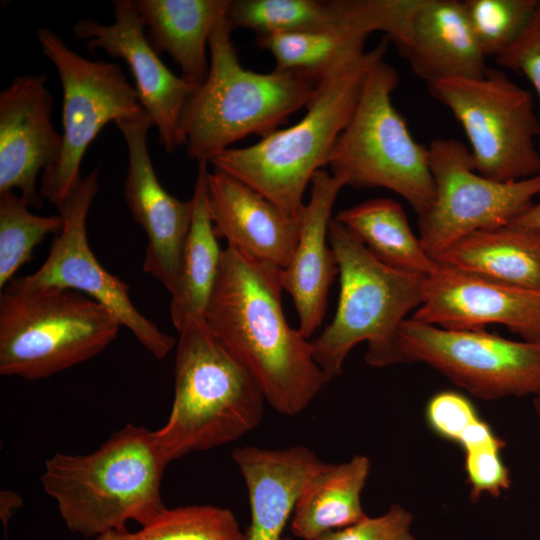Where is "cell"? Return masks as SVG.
Segmentation results:
<instances>
[{
    "label": "cell",
    "mask_w": 540,
    "mask_h": 540,
    "mask_svg": "<svg viewBox=\"0 0 540 540\" xmlns=\"http://www.w3.org/2000/svg\"><path fill=\"white\" fill-rule=\"evenodd\" d=\"M281 268L226 247L205 321L278 413L304 411L327 383L312 341L288 323Z\"/></svg>",
    "instance_id": "cell-1"
},
{
    "label": "cell",
    "mask_w": 540,
    "mask_h": 540,
    "mask_svg": "<svg viewBox=\"0 0 540 540\" xmlns=\"http://www.w3.org/2000/svg\"><path fill=\"white\" fill-rule=\"evenodd\" d=\"M167 464L153 431L129 423L91 453L52 455L40 481L68 530L95 539L128 530L129 521L147 525L167 508Z\"/></svg>",
    "instance_id": "cell-2"
},
{
    "label": "cell",
    "mask_w": 540,
    "mask_h": 540,
    "mask_svg": "<svg viewBox=\"0 0 540 540\" xmlns=\"http://www.w3.org/2000/svg\"><path fill=\"white\" fill-rule=\"evenodd\" d=\"M389 39L326 72L305 115L258 142L229 148L209 163L256 189L288 214L298 216L314 174L331 151L357 105L370 69L384 59Z\"/></svg>",
    "instance_id": "cell-3"
},
{
    "label": "cell",
    "mask_w": 540,
    "mask_h": 540,
    "mask_svg": "<svg viewBox=\"0 0 540 540\" xmlns=\"http://www.w3.org/2000/svg\"><path fill=\"white\" fill-rule=\"evenodd\" d=\"M226 15L210 35L208 74L188 99L180 120L186 153L197 162L209 163L249 135L262 138L278 130L292 114L309 105L323 76L244 68Z\"/></svg>",
    "instance_id": "cell-4"
},
{
    "label": "cell",
    "mask_w": 540,
    "mask_h": 540,
    "mask_svg": "<svg viewBox=\"0 0 540 540\" xmlns=\"http://www.w3.org/2000/svg\"><path fill=\"white\" fill-rule=\"evenodd\" d=\"M177 332L174 399L167 421L153 431L168 463L253 431L262 422L265 402L250 373L205 318H189Z\"/></svg>",
    "instance_id": "cell-5"
},
{
    "label": "cell",
    "mask_w": 540,
    "mask_h": 540,
    "mask_svg": "<svg viewBox=\"0 0 540 540\" xmlns=\"http://www.w3.org/2000/svg\"><path fill=\"white\" fill-rule=\"evenodd\" d=\"M328 241L338 263L339 299L332 321L312 341L327 383L342 373L347 355L361 342L367 343L365 362L372 367L404 362L399 331L422 302L425 276L383 264L334 218Z\"/></svg>",
    "instance_id": "cell-6"
},
{
    "label": "cell",
    "mask_w": 540,
    "mask_h": 540,
    "mask_svg": "<svg viewBox=\"0 0 540 540\" xmlns=\"http://www.w3.org/2000/svg\"><path fill=\"white\" fill-rule=\"evenodd\" d=\"M121 325L96 300L14 277L0 295V374L51 377L100 354Z\"/></svg>",
    "instance_id": "cell-7"
},
{
    "label": "cell",
    "mask_w": 540,
    "mask_h": 540,
    "mask_svg": "<svg viewBox=\"0 0 540 540\" xmlns=\"http://www.w3.org/2000/svg\"><path fill=\"white\" fill-rule=\"evenodd\" d=\"M398 83V72L384 59L370 69L327 166L345 186L391 190L421 216L434 200V180L428 147L414 140L392 103Z\"/></svg>",
    "instance_id": "cell-8"
},
{
    "label": "cell",
    "mask_w": 540,
    "mask_h": 540,
    "mask_svg": "<svg viewBox=\"0 0 540 540\" xmlns=\"http://www.w3.org/2000/svg\"><path fill=\"white\" fill-rule=\"evenodd\" d=\"M427 87L465 131L479 174L499 182L540 174V119L529 91L489 68L481 78L443 79Z\"/></svg>",
    "instance_id": "cell-9"
},
{
    "label": "cell",
    "mask_w": 540,
    "mask_h": 540,
    "mask_svg": "<svg viewBox=\"0 0 540 540\" xmlns=\"http://www.w3.org/2000/svg\"><path fill=\"white\" fill-rule=\"evenodd\" d=\"M36 37L54 64L63 89V133L58 160L42 173L40 194L58 206L80 184V166L90 143L110 121L146 113L135 87L114 62L93 61L70 49L54 31L41 27Z\"/></svg>",
    "instance_id": "cell-10"
},
{
    "label": "cell",
    "mask_w": 540,
    "mask_h": 540,
    "mask_svg": "<svg viewBox=\"0 0 540 540\" xmlns=\"http://www.w3.org/2000/svg\"><path fill=\"white\" fill-rule=\"evenodd\" d=\"M428 153L435 196L419 216V238L436 261L470 233L509 225L540 195V174L511 182L486 178L474 169L469 148L457 139L432 140Z\"/></svg>",
    "instance_id": "cell-11"
},
{
    "label": "cell",
    "mask_w": 540,
    "mask_h": 540,
    "mask_svg": "<svg viewBox=\"0 0 540 540\" xmlns=\"http://www.w3.org/2000/svg\"><path fill=\"white\" fill-rule=\"evenodd\" d=\"M399 348L404 362L424 363L484 400L540 394V340L445 329L410 317L400 327Z\"/></svg>",
    "instance_id": "cell-12"
},
{
    "label": "cell",
    "mask_w": 540,
    "mask_h": 540,
    "mask_svg": "<svg viewBox=\"0 0 540 540\" xmlns=\"http://www.w3.org/2000/svg\"><path fill=\"white\" fill-rule=\"evenodd\" d=\"M98 190L99 170L94 169L56 206L63 227L43 264L20 278L30 286L71 289L96 300L156 359H164L174 348L175 339L137 310L129 296L128 284L103 268L90 249L86 221Z\"/></svg>",
    "instance_id": "cell-13"
},
{
    "label": "cell",
    "mask_w": 540,
    "mask_h": 540,
    "mask_svg": "<svg viewBox=\"0 0 540 540\" xmlns=\"http://www.w3.org/2000/svg\"><path fill=\"white\" fill-rule=\"evenodd\" d=\"M114 22L104 25L95 19L79 20L73 27L77 39L87 40L94 52L103 50L129 66L139 102L157 128L165 151L173 153L184 145L180 131L183 109L199 86L174 74L159 58L145 33V25L132 0H113Z\"/></svg>",
    "instance_id": "cell-14"
},
{
    "label": "cell",
    "mask_w": 540,
    "mask_h": 540,
    "mask_svg": "<svg viewBox=\"0 0 540 540\" xmlns=\"http://www.w3.org/2000/svg\"><path fill=\"white\" fill-rule=\"evenodd\" d=\"M412 319L452 330L499 324L523 340H540V292L497 283L438 262L425 276Z\"/></svg>",
    "instance_id": "cell-15"
},
{
    "label": "cell",
    "mask_w": 540,
    "mask_h": 540,
    "mask_svg": "<svg viewBox=\"0 0 540 540\" xmlns=\"http://www.w3.org/2000/svg\"><path fill=\"white\" fill-rule=\"evenodd\" d=\"M116 126L128 150L124 198L147 238L143 270L170 291L190 230L192 202L179 200L160 184L147 145L153 126L149 116L122 119Z\"/></svg>",
    "instance_id": "cell-16"
},
{
    "label": "cell",
    "mask_w": 540,
    "mask_h": 540,
    "mask_svg": "<svg viewBox=\"0 0 540 540\" xmlns=\"http://www.w3.org/2000/svg\"><path fill=\"white\" fill-rule=\"evenodd\" d=\"M46 74L16 76L0 93V192L18 189L28 207L41 209L37 179L58 160L62 134L52 123Z\"/></svg>",
    "instance_id": "cell-17"
},
{
    "label": "cell",
    "mask_w": 540,
    "mask_h": 540,
    "mask_svg": "<svg viewBox=\"0 0 540 540\" xmlns=\"http://www.w3.org/2000/svg\"><path fill=\"white\" fill-rule=\"evenodd\" d=\"M344 182L325 169L310 182V199L298 214L299 236L292 257L281 270V284L292 298L298 329L310 338L321 326L331 284L339 274L336 255L329 244L332 209Z\"/></svg>",
    "instance_id": "cell-18"
},
{
    "label": "cell",
    "mask_w": 540,
    "mask_h": 540,
    "mask_svg": "<svg viewBox=\"0 0 540 540\" xmlns=\"http://www.w3.org/2000/svg\"><path fill=\"white\" fill-rule=\"evenodd\" d=\"M206 184L217 238L249 257L285 268L298 241V216L221 170L208 171Z\"/></svg>",
    "instance_id": "cell-19"
},
{
    "label": "cell",
    "mask_w": 540,
    "mask_h": 540,
    "mask_svg": "<svg viewBox=\"0 0 540 540\" xmlns=\"http://www.w3.org/2000/svg\"><path fill=\"white\" fill-rule=\"evenodd\" d=\"M396 46L427 85L450 78H481L488 70L462 1L414 0L405 34Z\"/></svg>",
    "instance_id": "cell-20"
},
{
    "label": "cell",
    "mask_w": 540,
    "mask_h": 540,
    "mask_svg": "<svg viewBox=\"0 0 540 540\" xmlns=\"http://www.w3.org/2000/svg\"><path fill=\"white\" fill-rule=\"evenodd\" d=\"M248 491L250 525L244 540H285L283 532L307 481L325 462L308 447L234 449Z\"/></svg>",
    "instance_id": "cell-21"
},
{
    "label": "cell",
    "mask_w": 540,
    "mask_h": 540,
    "mask_svg": "<svg viewBox=\"0 0 540 540\" xmlns=\"http://www.w3.org/2000/svg\"><path fill=\"white\" fill-rule=\"evenodd\" d=\"M133 4L155 51L167 53L183 77L200 85L209 70L210 35L227 14L230 0H133Z\"/></svg>",
    "instance_id": "cell-22"
},
{
    "label": "cell",
    "mask_w": 540,
    "mask_h": 540,
    "mask_svg": "<svg viewBox=\"0 0 540 540\" xmlns=\"http://www.w3.org/2000/svg\"><path fill=\"white\" fill-rule=\"evenodd\" d=\"M437 262L540 292V237L519 227L507 225L470 233L442 252Z\"/></svg>",
    "instance_id": "cell-23"
},
{
    "label": "cell",
    "mask_w": 540,
    "mask_h": 540,
    "mask_svg": "<svg viewBox=\"0 0 540 540\" xmlns=\"http://www.w3.org/2000/svg\"><path fill=\"white\" fill-rule=\"evenodd\" d=\"M371 469L370 459L355 455L338 464L325 463L304 485L290 529L298 538L317 540L323 534L364 519L361 493Z\"/></svg>",
    "instance_id": "cell-24"
},
{
    "label": "cell",
    "mask_w": 540,
    "mask_h": 540,
    "mask_svg": "<svg viewBox=\"0 0 540 540\" xmlns=\"http://www.w3.org/2000/svg\"><path fill=\"white\" fill-rule=\"evenodd\" d=\"M191 197L192 220L175 281L170 289V317L176 330L189 318H204L215 286L220 249L207 205L208 162L198 161Z\"/></svg>",
    "instance_id": "cell-25"
},
{
    "label": "cell",
    "mask_w": 540,
    "mask_h": 540,
    "mask_svg": "<svg viewBox=\"0 0 540 540\" xmlns=\"http://www.w3.org/2000/svg\"><path fill=\"white\" fill-rule=\"evenodd\" d=\"M334 219L393 269L427 276L438 267L413 233L402 206L391 198L364 201L339 211Z\"/></svg>",
    "instance_id": "cell-26"
},
{
    "label": "cell",
    "mask_w": 540,
    "mask_h": 540,
    "mask_svg": "<svg viewBox=\"0 0 540 540\" xmlns=\"http://www.w3.org/2000/svg\"><path fill=\"white\" fill-rule=\"evenodd\" d=\"M226 16L233 29H248L257 37L352 25L373 33L358 0H230Z\"/></svg>",
    "instance_id": "cell-27"
},
{
    "label": "cell",
    "mask_w": 540,
    "mask_h": 540,
    "mask_svg": "<svg viewBox=\"0 0 540 540\" xmlns=\"http://www.w3.org/2000/svg\"><path fill=\"white\" fill-rule=\"evenodd\" d=\"M372 34L368 29L352 25L330 31L293 32L257 37L256 44L269 51L275 69L298 70L318 76L340 63L363 53Z\"/></svg>",
    "instance_id": "cell-28"
},
{
    "label": "cell",
    "mask_w": 540,
    "mask_h": 540,
    "mask_svg": "<svg viewBox=\"0 0 540 540\" xmlns=\"http://www.w3.org/2000/svg\"><path fill=\"white\" fill-rule=\"evenodd\" d=\"M94 540H244V533L231 510L189 505L166 508L137 531L109 532Z\"/></svg>",
    "instance_id": "cell-29"
},
{
    "label": "cell",
    "mask_w": 540,
    "mask_h": 540,
    "mask_svg": "<svg viewBox=\"0 0 540 540\" xmlns=\"http://www.w3.org/2000/svg\"><path fill=\"white\" fill-rule=\"evenodd\" d=\"M14 190L0 192V289L32 258L33 250L49 234L63 227L61 215L39 216Z\"/></svg>",
    "instance_id": "cell-30"
},
{
    "label": "cell",
    "mask_w": 540,
    "mask_h": 540,
    "mask_svg": "<svg viewBox=\"0 0 540 540\" xmlns=\"http://www.w3.org/2000/svg\"><path fill=\"white\" fill-rule=\"evenodd\" d=\"M470 26L485 57L498 56L523 32L539 0L462 1Z\"/></svg>",
    "instance_id": "cell-31"
},
{
    "label": "cell",
    "mask_w": 540,
    "mask_h": 540,
    "mask_svg": "<svg viewBox=\"0 0 540 540\" xmlns=\"http://www.w3.org/2000/svg\"><path fill=\"white\" fill-rule=\"evenodd\" d=\"M425 419L438 437L456 444L461 435L482 417L465 395L443 390L427 402Z\"/></svg>",
    "instance_id": "cell-32"
},
{
    "label": "cell",
    "mask_w": 540,
    "mask_h": 540,
    "mask_svg": "<svg viewBox=\"0 0 540 540\" xmlns=\"http://www.w3.org/2000/svg\"><path fill=\"white\" fill-rule=\"evenodd\" d=\"M412 523V514L394 504L380 516H366L357 523L327 532L317 540H415Z\"/></svg>",
    "instance_id": "cell-33"
},
{
    "label": "cell",
    "mask_w": 540,
    "mask_h": 540,
    "mask_svg": "<svg viewBox=\"0 0 540 540\" xmlns=\"http://www.w3.org/2000/svg\"><path fill=\"white\" fill-rule=\"evenodd\" d=\"M501 452L487 450L464 455V470L473 501L479 500L483 494L497 497L510 487V471Z\"/></svg>",
    "instance_id": "cell-34"
},
{
    "label": "cell",
    "mask_w": 540,
    "mask_h": 540,
    "mask_svg": "<svg viewBox=\"0 0 540 540\" xmlns=\"http://www.w3.org/2000/svg\"><path fill=\"white\" fill-rule=\"evenodd\" d=\"M495 60L501 67L524 74L540 101V0L526 28Z\"/></svg>",
    "instance_id": "cell-35"
},
{
    "label": "cell",
    "mask_w": 540,
    "mask_h": 540,
    "mask_svg": "<svg viewBox=\"0 0 540 540\" xmlns=\"http://www.w3.org/2000/svg\"><path fill=\"white\" fill-rule=\"evenodd\" d=\"M509 225L522 228L540 237V201L532 204Z\"/></svg>",
    "instance_id": "cell-36"
},
{
    "label": "cell",
    "mask_w": 540,
    "mask_h": 540,
    "mask_svg": "<svg viewBox=\"0 0 540 540\" xmlns=\"http://www.w3.org/2000/svg\"><path fill=\"white\" fill-rule=\"evenodd\" d=\"M22 498L15 492L4 490L0 493V517L7 535V528L13 514L22 505Z\"/></svg>",
    "instance_id": "cell-37"
},
{
    "label": "cell",
    "mask_w": 540,
    "mask_h": 540,
    "mask_svg": "<svg viewBox=\"0 0 540 540\" xmlns=\"http://www.w3.org/2000/svg\"><path fill=\"white\" fill-rule=\"evenodd\" d=\"M533 407L536 412L537 417L540 420V394L536 395L533 399Z\"/></svg>",
    "instance_id": "cell-38"
}]
</instances>
